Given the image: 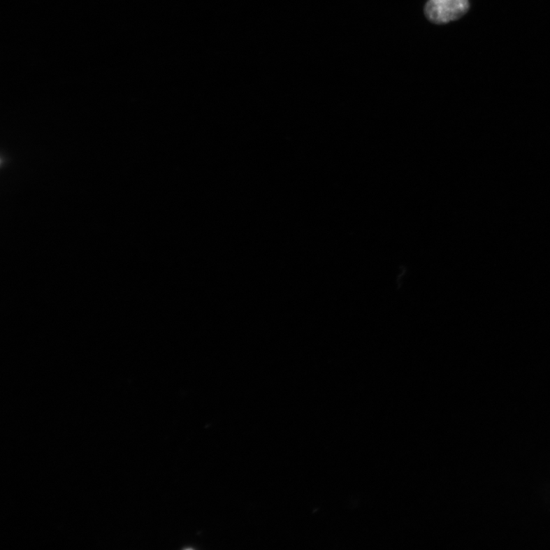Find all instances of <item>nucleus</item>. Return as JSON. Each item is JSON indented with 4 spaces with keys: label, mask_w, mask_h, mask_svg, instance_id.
I'll return each instance as SVG.
<instances>
[{
    "label": "nucleus",
    "mask_w": 550,
    "mask_h": 550,
    "mask_svg": "<svg viewBox=\"0 0 550 550\" xmlns=\"http://www.w3.org/2000/svg\"><path fill=\"white\" fill-rule=\"evenodd\" d=\"M470 8L469 0H428L424 13L431 22L442 24L462 18Z\"/></svg>",
    "instance_id": "obj_1"
}]
</instances>
